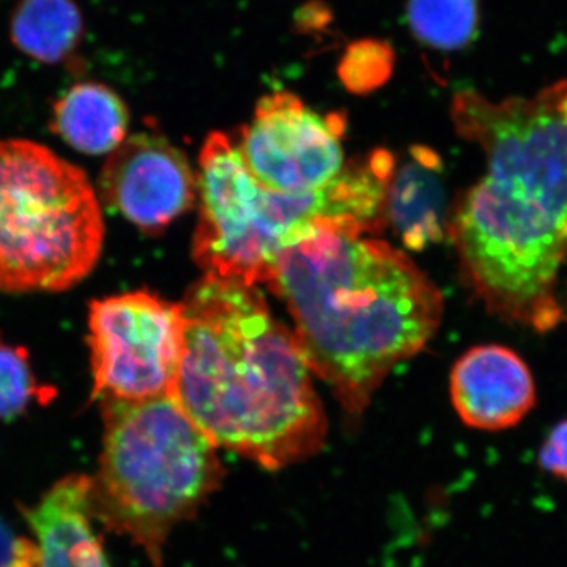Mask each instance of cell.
Wrapping results in <instances>:
<instances>
[{
  "mask_svg": "<svg viewBox=\"0 0 567 567\" xmlns=\"http://www.w3.org/2000/svg\"><path fill=\"white\" fill-rule=\"evenodd\" d=\"M451 398L468 427L506 431L520 424L535 409V380L514 350L480 346L454 364Z\"/></svg>",
  "mask_w": 567,
  "mask_h": 567,
  "instance_id": "cell-10",
  "label": "cell"
},
{
  "mask_svg": "<svg viewBox=\"0 0 567 567\" xmlns=\"http://www.w3.org/2000/svg\"><path fill=\"white\" fill-rule=\"evenodd\" d=\"M393 69V52L380 41H360L349 48L341 62V80L353 92H368L388 80Z\"/></svg>",
  "mask_w": 567,
  "mask_h": 567,
  "instance_id": "cell-17",
  "label": "cell"
},
{
  "mask_svg": "<svg viewBox=\"0 0 567 567\" xmlns=\"http://www.w3.org/2000/svg\"><path fill=\"white\" fill-rule=\"evenodd\" d=\"M451 117L486 155V173L447 216L462 275L492 316L548 333L567 322L557 293L567 259V80L502 102L462 91Z\"/></svg>",
  "mask_w": 567,
  "mask_h": 567,
  "instance_id": "cell-1",
  "label": "cell"
},
{
  "mask_svg": "<svg viewBox=\"0 0 567 567\" xmlns=\"http://www.w3.org/2000/svg\"><path fill=\"white\" fill-rule=\"evenodd\" d=\"M406 18L416 39L427 47L461 50L475 37L477 0H409Z\"/></svg>",
  "mask_w": 567,
  "mask_h": 567,
  "instance_id": "cell-15",
  "label": "cell"
},
{
  "mask_svg": "<svg viewBox=\"0 0 567 567\" xmlns=\"http://www.w3.org/2000/svg\"><path fill=\"white\" fill-rule=\"evenodd\" d=\"M39 391L28 352L0 344V417L20 415Z\"/></svg>",
  "mask_w": 567,
  "mask_h": 567,
  "instance_id": "cell-16",
  "label": "cell"
},
{
  "mask_svg": "<svg viewBox=\"0 0 567 567\" xmlns=\"http://www.w3.org/2000/svg\"><path fill=\"white\" fill-rule=\"evenodd\" d=\"M99 196L80 167L31 141H0V290L61 292L102 256Z\"/></svg>",
  "mask_w": 567,
  "mask_h": 567,
  "instance_id": "cell-6",
  "label": "cell"
},
{
  "mask_svg": "<svg viewBox=\"0 0 567 567\" xmlns=\"http://www.w3.org/2000/svg\"><path fill=\"white\" fill-rule=\"evenodd\" d=\"M81 33L82 18L73 0H22L11 22L14 44L43 63L69 58Z\"/></svg>",
  "mask_w": 567,
  "mask_h": 567,
  "instance_id": "cell-14",
  "label": "cell"
},
{
  "mask_svg": "<svg viewBox=\"0 0 567 567\" xmlns=\"http://www.w3.org/2000/svg\"><path fill=\"white\" fill-rule=\"evenodd\" d=\"M196 193L186 156L153 134L123 141L100 175V194L107 207L145 233H158L188 212Z\"/></svg>",
  "mask_w": 567,
  "mask_h": 567,
  "instance_id": "cell-9",
  "label": "cell"
},
{
  "mask_svg": "<svg viewBox=\"0 0 567 567\" xmlns=\"http://www.w3.org/2000/svg\"><path fill=\"white\" fill-rule=\"evenodd\" d=\"M446 186L442 158L416 145L401 164H394L386 186L385 221L404 245L423 251L447 235Z\"/></svg>",
  "mask_w": 567,
  "mask_h": 567,
  "instance_id": "cell-12",
  "label": "cell"
},
{
  "mask_svg": "<svg viewBox=\"0 0 567 567\" xmlns=\"http://www.w3.org/2000/svg\"><path fill=\"white\" fill-rule=\"evenodd\" d=\"M92 480L66 477L29 513L37 567H111L92 527Z\"/></svg>",
  "mask_w": 567,
  "mask_h": 567,
  "instance_id": "cell-11",
  "label": "cell"
},
{
  "mask_svg": "<svg viewBox=\"0 0 567 567\" xmlns=\"http://www.w3.org/2000/svg\"><path fill=\"white\" fill-rule=\"evenodd\" d=\"M539 464L550 475L567 483V420L551 429L540 447Z\"/></svg>",
  "mask_w": 567,
  "mask_h": 567,
  "instance_id": "cell-18",
  "label": "cell"
},
{
  "mask_svg": "<svg viewBox=\"0 0 567 567\" xmlns=\"http://www.w3.org/2000/svg\"><path fill=\"white\" fill-rule=\"evenodd\" d=\"M368 234L352 218H317L282 249L267 284L292 315L309 369L350 415L424 349L443 316L439 287Z\"/></svg>",
  "mask_w": 567,
  "mask_h": 567,
  "instance_id": "cell-2",
  "label": "cell"
},
{
  "mask_svg": "<svg viewBox=\"0 0 567 567\" xmlns=\"http://www.w3.org/2000/svg\"><path fill=\"white\" fill-rule=\"evenodd\" d=\"M0 567H37V547L14 535L0 518Z\"/></svg>",
  "mask_w": 567,
  "mask_h": 567,
  "instance_id": "cell-19",
  "label": "cell"
},
{
  "mask_svg": "<svg viewBox=\"0 0 567 567\" xmlns=\"http://www.w3.org/2000/svg\"><path fill=\"white\" fill-rule=\"evenodd\" d=\"M100 404L103 453L92 480L93 516L132 537L159 566L171 532L221 486L218 447L173 394Z\"/></svg>",
  "mask_w": 567,
  "mask_h": 567,
  "instance_id": "cell-4",
  "label": "cell"
},
{
  "mask_svg": "<svg viewBox=\"0 0 567 567\" xmlns=\"http://www.w3.org/2000/svg\"><path fill=\"white\" fill-rule=\"evenodd\" d=\"M344 117L320 115L290 92L257 103L238 151L257 182L274 192L309 194L328 188L344 171Z\"/></svg>",
  "mask_w": 567,
  "mask_h": 567,
  "instance_id": "cell-8",
  "label": "cell"
},
{
  "mask_svg": "<svg viewBox=\"0 0 567 567\" xmlns=\"http://www.w3.org/2000/svg\"><path fill=\"white\" fill-rule=\"evenodd\" d=\"M128 118L117 93L106 85L84 82L55 103L52 130L76 151L103 155L126 140Z\"/></svg>",
  "mask_w": 567,
  "mask_h": 567,
  "instance_id": "cell-13",
  "label": "cell"
},
{
  "mask_svg": "<svg viewBox=\"0 0 567 567\" xmlns=\"http://www.w3.org/2000/svg\"><path fill=\"white\" fill-rule=\"evenodd\" d=\"M93 399L173 394L183 353L181 303L148 292L93 301L89 312Z\"/></svg>",
  "mask_w": 567,
  "mask_h": 567,
  "instance_id": "cell-7",
  "label": "cell"
},
{
  "mask_svg": "<svg viewBox=\"0 0 567 567\" xmlns=\"http://www.w3.org/2000/svg\"><path fill=\"white\" fill-rule=\"evenodd\" d=\"M181 308L173 395L213 445L267 470L319 453L328 423L311 369L259 289L205 275Z\"/></svg>",
  "mask_w": 567,
  "mask_h": 567,
  "instance_id": "cell-3",
  "label": "cell"
},
{
  "mask_svg": "<svg viewBox=\"0 0 567 567\" xmlns=\"http://www.w3.org/2000/svg\"><path fill=\"white\" fill-rule=\"evenodd\" d=\"M200 215L193 257L205 275L268 284L282 249L317 218L382 219L385 183L368 162L350 164L322 192H274L254 178L233 137L215 132L199 156Z\"/></svg>",
  "mask_w": 567,
  "mask_h": 567,
  "instance_id": "cell-5",
  "label": "cell"
}]
</instances>
